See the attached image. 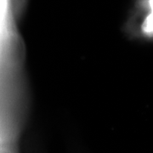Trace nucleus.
I'll list each match as a JSON object with an SVG mask.
<instances>
[{
	"label": "nucleus",
	"instance_id": "f257e3e1",
	"mask_svg": "<svg viewBox=\"0 0 153 153\" xmlns=\"http://www.w3.org/2000/svg\"><path fill=\"white\" fill-rule=\"evenodd\" d=\"M150 5L152 9V13L146 20L145 23V30L148 33H153V0L150 1Z\"/></svg>",
	"mask_w": 153,
	"mask_h": 153
}]
</instances>
